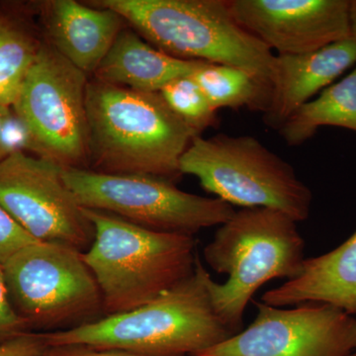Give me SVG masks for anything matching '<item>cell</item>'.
I'll return each instance as SVG.
<instances>
[{"label":"cell","instance_id":"obj_1","mask_svg":"<svg viewBox=\"0 0 356 356\" xmlns=\"http://www.w3.org/2000/svg\"><path fill=\"white\" fill-rule=\"evenodd\" d=\"M89 170L144 175L175 182L180 159L197 133L159 92L114 86L91 77L86 88Z\"/></svg>","mask_w":356,"mask_h":356},{"label":"cell","instance_id":"obj_22","mask_svg":"<svg viewBox=\"0 0 356 356\" xmlns=\"http://www.w3.org/2000/svg\"><path fill=\"white\" fill-rule=\"evenodd\" d=\"M27 332L30 331L14 310L9 299L3 271L0 266V344Z\"/></svg>","mask_w":356,"mask_h":356},{"label":"cell","instance_id":"obj_23","mask_svg":"<svg viewBox=\"0 0 356 356\" xmlns=\"http://www.w3.org/2000/svg\"><path fill=\"white\" fill-rule=\"evenodd\" d=\"M50 350L44 332H27L0 344V356H46Z\"/></svg>","mask_w":356,"mask_h":356},{"label":"cell","instance_id":"obj_2","mask_svg":"<svg viewBox=\"0 0 356 356\" xmlns=\"http://www.w3.org/2000/svg\"><path fill=\"white\" fill-rule=\"evenodd\" d=\"M208 271L196 259L195 273L147 305L89 324L44 332L50 348L86 346L144 356H196L235 336L217 315L206 284Z\"/></svg>","mask_w":356,"mask_h":356},{"label":"cell","instance_id":"obj_3","mask_svg":"<svg viewBox=\"0 0 356 356\" xmlns=\"http://www.w3.org/2000/svg\"><path fill=\"white\" fill-rule=\"evenodd\" d=\"M84 211L95 235L83 259L102 292L104 317L147 305L195 273L193 236L159 233L103 211Z\"/></svg>","mask_w":356,"mask_h":356},{"label":"cell","instance_id":"obj_13","mask_svg":"<svg viewBox=\"0 0 356 356\" xmlns=\"http://www.w3.org/2000/svg\"><path fill=\"white\" fill-rule=\"evenodd\" d=\"M43 38L88 76H93L126 21L115 11L74 0L31 2Z\"/></svg>","mask_w":356,"mask_h":356},{"label":"cell","instance_id":"obj_24","mask_svg":"<svg viewBox=\"0 0 356 356\" xmlns=\"http://www.w3.org/2000/svg\"><path fill=\"white\" fill-rule=\"evenodd\" d=\"M46 356H144L119 350H95L86 346L51 348Z\"/></svg>","mask_w":356,"mask_h":356},{"label":"cell","instance_id":"obj_20","mask_svg":"<svg viewBox=\"0 0 356 356\" xmlns=\"http://www.w3.org/2000/svg\"><path fill=\"white\" fill-rule=\"evenodd\" d=\"M170 109L200 136L218 124L217 111L211 106L191 76L178 77L159 91Z\"/></svg>","mask_w":356,"mask_h":356},{"label":"cell","instance_id":"obj_12","mask_svg":"<svg viewBox=\"0 0 356 356\" xmlns=\"http://www.w3.org/2000/svg\"><path fill=\"white\" fill-rule=\"evenodd\" d=\"M245 31L278 55H302L351 38L350 0H228Z\"/></svg>","mask_w":356,"mask_h":356},{"label":"cell","instance_id":"obj_18","mask_svg":"<svg viewBox=\"0 0 356 356\" xmlns=\"http://www.w3.org/2000/svg\"><path fill=\"white\" fill-rule=\"evenodd\" d=\"M43 44L24 15L0 7V105L13 107Z\"/></svg>","mask_w":356,"mask_h":356},{"label":"cell","instance_id":"obj_27","mask_svg":"<svg viewBox=\"0 0 356 356\" xmlns=\"http://www.w3.org/2000/svg\"><path fill=\"white\" fill-rule=\"evenodd\" d=\"M350 356H356V353H353V355H350Z\"/></svg>","mask_w":356,"mask_h":356},{"label":"cell","instance_id":"obj_5","mask_svg":"<svg viewBox=\"0 0 356 356\" xmlns=\"http://www.w3.org/2000/svg\"><path fill=\"white\" fill-rule=\"evenodd\" d=\"M111 9L158 50L187 60L226 65L270 86L275 55L232 15L228 0H92Z\"/></svg>","mask_w":356,"mask_h":356},{"label":"cell","instance_id":"obj_25","mask_svg":"<svg viewBox=\"0 0 356 356\" xmlns=\"http://www.w3.org/2000/svg\"><path fill=\"white\" fill-rule=\"evenodd\" d=\"M10 121V109L0 105V161H3L11 152L14 151L10 145V140L7 138Z\"/></svg>","mask_w":356,"mask_h":356},{"label":"cell","instance_id":"obj_14","mask_svg":"<svg viewBox=\"0 0 356 356\" xmlns=\"http://www.w3.org/2000/svg\"><path fill=\"white\" fill-rule=\"evenodd\" d=\"M355 65L353 38L302 55H276L264 124L280 130L300 107Z\"/></svg>","mask_w":356,"mask_h":356},{"label":"cell","instance_id":"obj_21","mask_svg":"<svg viewBox=\"0 0 356 356\" xmlns=\"http://www.w3.org/2000/svg\"><path fill=\"white\" fill-rule=\"evenodd\" d=\"M37 242L0 206V266L22 248Z\"/></svg>","mask_w":356,"mask_h":356},{"label":"cell","instance_id":"obj_15","mask_svg":"<svg viewBox=\"0 0 356 356\" xmlns=\"http://www.w3.org/2000/svg\"><path fill=\"white\" fill-rule=\"evenodd\" d=\"M205 64L172 57L125 27L92 77L102 83L135 90L159 92L173 79L191 76Z\"/></svg>","mask_w":356,"mask_h":356},{"label":"cell","instance_id":"obj_11","mask_svg":"<svg viewBox=\"0 0 356 356\" xmlns=\"http://www.w3.org/2000/svg\"><path fill=\"white\" fill-rule=\"evenodd\" d=\"M247 329L196 356H350L356 353V317L329 304L280 308L254 302Z\"/></svg>","mask_w":356,"mask_h":356},{"label":"cell","instance_id":"obj_16","mask_svg":"<svg viewBox=\"0 0 356 356\" xmlns=\"http://www.w3.org/2000/svg\"><path fill=\"white\" fill-rule=\"evenodd\" d=\"M277 293L286 306L329 304L356 316V231L331 252L306 259L301 273Z\"/></svg>","mask_w":356,"mask_h":356},{"label":"cell","instance_id":"obj_26","mask_svg":"<svg viewBox=\"0 0 356 356\" xmlns=\"http://www.w3.org/2000/svg\"><path fill=\"white\" fill-rule=\"evenodd\" d=\"M351 38L356 44V0H350Z\"/></svg>","mask_w":356,"mask_h":356},{"label":"cell","instance_id":"obj_9","mask_svg":"<svg viewBox=\"0 0 356 356\" xmlns=\"http://www.w3.org/2000/svg\"><path fill=\"white\" fill-rule=\"evenodd\" d=\"M63 175L83 208L110 213L159 233L193 236L201 229L221 226L235 213L221 199L180 191L163 177L79 168H64Z\"/></svg>","mask_w":356,"mask_h":356},{"label":"cell","instance_id":"obj_4","mask_svg":"<svg viewBox=\"0 0 356 356\" xmlns=\"http://www.w3.org/2000/svg\"><path fill=\"white\" fill-rule=\"evenodd\" d=\"M305 241L297 222L280 211L243 208L219 226L204 248V261L228 280L219 284L206 276L217 315L235 334L254 293L275 278L296 277L305 261Z\"/></svg>","mask_w":356,"mask_h":356},{"label":"cell","instance_id":"obj_6","mask_svg":"<svg viewBox=\"0 0 356 356\" xmlns=\"http://www.w3.org/2000/svg\"><path fill=\"white\" fill-rule=\"evenodd\" d=\"M179 170L229 205L280 211L297 222L310 216V188L291 165L252 136H197Z\"/></svg>","mask_w":356,"mask_h":356},{"label":"cell","instance_id":"obj_8","mask_svg":"<svg viewBox=\"0 0 356 356\" xmlns=\"http://www.w3.org/2000/svg\"><path fill=\"white\" fill-rule=\"evenodd\" d=\"M88 81L44 40L11 107L36 156L63 168L89 170Z\"/></svg>","mask_w":356,"mask_h":356},{"label":"cell","instance_id":"obj_10","mask_svg":"<svg viewBox=\"0 0 356 356\" xmlns=\"http://www.w3.org/2000/svg\"><path fill=\"white\" fill-rule=\"evenodd\" d=\"M64 168L14 149L0 161V206L39 242L86 252L95 227L64 179Z\"/></svg>","mask_w":356,"mask_h":356},{"label":"cell","instance_id":"obj_19","mask_svg":"<svg viewBox=\"0 0 356 356\" xmlns=\"http://www.w3.org/2000/svg\"><path fill=\"white\" fill-rule=\"evenodd\" d=\"M191 76L215 111L248 108L264 112L266 108L270 86L245 70L206 63Z\"/></svg>","mask_w":356,"mask_h":356},{"label":"cell","instance_id":"obj_17","mask_svg":"<svg viewBox=\"0 0 356 356\" xmlns=\"http://www.w3.org/2000/svg\"><path fill=\"white\" fill-rule=\"evenodd\" d=\"M322 127L356 133V65L348 76L300 107L278 132L288 146L297 147L311 140Z\"/></svg>","mask_w":356,"mask_h":356},{"label":"cell","instance_id":"obj_7","mask_svg":"<svg viewBox=\"0 0 356 356\" xmlns=\"http://www.w3.org/2000/svg\"><path fill=\"white\" fill-rule=\"evenodd\" d=\"M1 267L11 304L30 332L65 331L104 317L97 281L76 248L31 243Z\"/></svg>","mask_w":356,"mask_h":356}]
</instances>
